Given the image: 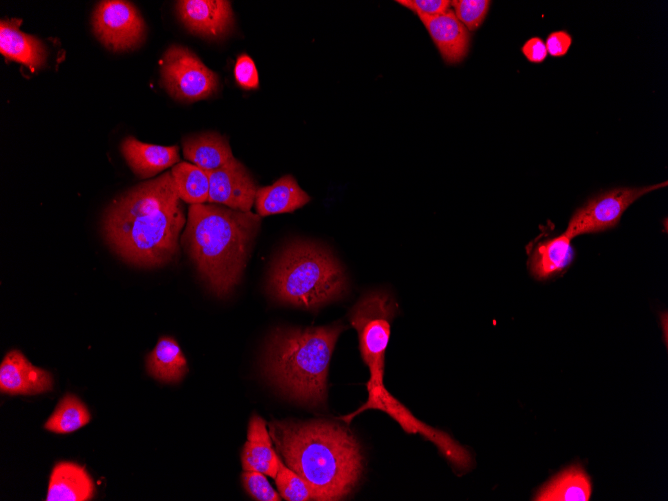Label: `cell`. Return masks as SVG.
I'll list each match as a JSON object with an SVG mask.
<instances>
[{"mask_svg":"<svg viewBox=\"0 0 668 501\" xmlns=\"http://www.w3.org/2000/svg\"><path fill=\"white\" fill-rule=\"evenodd\" d=\"M186 223L171 171L139 184L114 201L104 216L105 237L127 262L155 267L172 260Z\"/></svg>","mask_w":668,"mask_h":501,"instance_id":"cell-1","label":"cell"},{"mask_svg":"<svg viewBox=\"0 0 668 501\" xmlns=\"http://www.w3.org/2000/svg\"><path fill=\"white\" fill-rule=\"evenodd\" d=\"M269 433L286 465L308 485L312 500H341L357 485L363 456L343 426L324 420L273 421Z\"/></svg>","mask_w":668,"mask_h":501,"instance_id":"cell-2","label":"cell"},{"mask_svg":"<svg viewBox=\"0 0 668 501\" xmlns=\"http://www.w3.org/2000/svg\"><path fill=\"white\" fill-rule=\"evenodd\" d=\"M261 217L213 203L190 205L181 243L217 296L238 284Z\"/></svg>","mask_w":668,"mask_h":501,"instance_id":"cell-3","label":"cell"},{"mask_svg":"<svg viewBox=\"0 0 668 501\" xmlns=\"http://www.w3.org/2000/svg\"><path fill=\"white\" fill-rule=\"evenodd\" d=\"M344 329L341 324L277 329L266 346V377L292 400L312 407L323 405L331 355Z\"/></svg>","mask_w":668,"mask_h":501,"instance_id":"cell-4","label":"cell"},{"mask_svg":"<svg viewBox=\"0 0 668 501\" xmlns=\"http://www.w3.org/2000/svg\"><path fill=\"white\" fill-rule=\"evenodd\" d=\"M269 292L279 302L304 309L318 308L342 297L348 288L344 269L325 248L293 242L274 263Z\"/></svg>","mask_w":668,"mask_h":501,"instance_id":"cell-5","label":"cell"},{"mask_svg":"<svg viewBox=\"0 0 668 501\" xmlns=\"http://www.w3.org/2000/svg\"><path fill=\"white\" fill-rule=\"evenodd\" d=\"M396 310L397 305L388 292L373 291L349 312L350 323L358 334L361 357L370 371L369 385L383 384L385 352Z\"/></svg>","mask_w":668,"mask_h":501,"instance_id":"cell-6","label":"cell"},{"mask_svg":"<svg viewBox=\"0 0 668 501\" xmlns=\"http://www.w3.org/2000/svg\"><path fill=\"white\" fill-rule=\"evenodd\" d=\"M368 399L356 411L342 416L340 419L350 423L355 416L369 410L377 409L391 416L404 431L408 433L421 434L426 439L436 445L438 450L459 469H467L471 466L470 453L448 434L426 425L418 420L414 415L395 397H393L384 384H367Z\"/></svg>","mask_w":668,"mask_h":501,"instance_id":"cell-7","label":"cell"},{"mask_svg":"<svg viewBox=\"0 0 668 501\" xmlns=\"http://www.w3.org/2000/svg\"><path fill=\"white\" fill-rule=\"evenodd\" d=\"M162 59L161 82L175 99L197 101L217 90V75L188 48L172 45Z\"/></svg>","mask_w":668,"mask_h":501,"instance_id":"cell-8","label":"cell"},{"mask_svg":"<svg viewBox=\"0 0 668 501\" xmlns=\"http://www.w3.org/2000/svg\"><path fill=\"white\" fill-rule=\"evenodd\" d=\"M667 186V181L643 187H619L600 193L578 208L564 232L570 239L616 227L626 209L643 195Z\"/></svg>","mask_w":668,"mask_h":501,"instance_id":"cell-9","label":"cell"},{"mask_svg":"<svg viewBox=\"0 0 668 501\" xmlns=\"http://www.w3.org/2000/svg\"><path fill=\"white\" fill-rule=\"evenodd\" d=\"M96 37L114 52L137 47L145 37V23L130 2L105 0L99 2L92 17Z\"/></svg>","mask_w":668,"mask_h":501,"instance_id":"cell-10","label":"cell"},{"mask_svg":"<svg viewBox=\"0 0 668 501\" xmlns=\"http://www.w3.org/2000/svg\"><path fill=\"white\" fill-rule=\"evenodd\" d=\"M208 175V203L243 212L251 211L255 202L257 186L246 168L238 160L210 172Z\"/></svg>","mask_w":668,"mask_h":501,"instance_id":"cell-11","label":"cell"},{"mask_svg":"<svg viewBox=\"0 0 668 501\" xmlns=\"http://www.w3.org/2000/svg\"><path fill=\"white\" fill-rule=\"evenodd\" d=\"M178 16L192 33L220 38L233 27L231 3L224 0H182L176 3Z\"/></svg>","mask_w":668,"mask_h":501,"instance_id":"cell-12","label":"cell"},{"mask_svg":"<svg viewBox=\"0 0 668 501\" xmlns=\"http://www.w3.org/2000/svg\"><path fill=\"white\" fill-rule=\"evenodd\" d=\"M51 374L35 367L19 350L9 351L0 365V390L8 394L34 395L50 391Z\"/></svg>","mask_w":668,"mask_h":501,"instance_id":"cell-13","label":"cell"},{"mask_svg":"<svg viewBox=\"0 0 668 501\" xmlns=\"http://www.w3.org/2000/svg\"><path fill=\"white\" fill-rule=\"evenodd\" d=\"M448 65L461 62L469 51L470 34L453 10L437 15H418Z\"/></svg>","mask_w":668,"mask_h":501,"instance_id":"cell-14","label":"cell"},{"mask_svg":"<svg viewBox=\"0 0 668 501\" xmlns=\"http://www.w3.org/2000/svg\"><path fill=\"white\" fill-rule=\"evenodd\" d=\"M241 462L244 471H258L273 478L282 463L272 446L266 422L258 415L249 420Z\"/></svg>","mask_w":668,"mask_h":501,"instance_id":"cell-15","label":"cell"},{"mask_svg":"<svg viewBox=\"0 0 668 501\" xmlns=\"http://www.w3.org/2000/svg\"><path fill=\"white\" fill-rule=\"evenodd\" d=\"M21 23L20 19L1 20L0 52L34 72L45 65L47 50L38 38L19 30Z\"/></svg>","mask_w":668,"mask_h":501,"instance_id":"cell-16","label":"cell"},{"mask_svg":"<svg viewBox=\"0 0 668 501\" xmlns=\"http://www.w3.org/2000/svg\"><path fill=\"white\" fill-rule=\"evenodd\" d=\"M121 151L133 172L141 178H150L179 162L177 146L147 144L134 137L124 139Z\"/></svg>","mask_w":668,"mask_h":501,"instance_id":"cell-17","label":"cell"},{"mask_svg":"<svg viewBox=\"0 0 668 501\" xmlns=\"http://www.w3.org/2000/svg\"><path fill=\"white\" fill-rule=\"evenodd\" d=\"M310 196L301 189L296 179L285 175L274 184L257 189L255 206L260 217L291 213L306 205Z\"/></svg>","mask_w":668,"mask_h":501,"instance_id":"cell-18","label":"cell"},{"mask_svg":"<svg viewBox=\"0 0 668 501\" xmlns=\"http://www.w3.org/2000/svg\"><path fill=\"white\" fill-rule=\"evenodd\" d=\"M93 495L94 483L84 467L73 462L54 466L46 501H87Z\"/></svg>","mask_w":668,"mask_h":501,"instance_id":"cell-19","label":"cell"},{"mask_svg":"<svg viewBox=\"0 0 668 501\" xmlns=\"http://www.w3.org/2000/svg\"><path fill=\"white\" fill-rule=\"evenodd\" d=\"M571 240L563 233L538 243L529 255L531 275L537 280H547L563 272L574 258Z\"/></svg>","mask_w":668,"mask_h":501,"instance_id":"cell-20","label":"cell"},{"mask_svg":"<svg viewBox=\"0 0 668 501\" xmlns=\"http://www.w3.org/2000/svg\"><path fill=\"white\" fill-rule=\"evenodd\" d=\"M184 157L207 173L231 164L234 158L228 140L218 133H203L183 140Z\"/></svg>","mask_w":668,"mask_h":501,"instance_id":"cell-21","label":"cell"},{"mask_svg":"<svg viewBox=\"0 0 668 501\" xmlns=\"http://www.w3.org/2000/svg\"><path fill=\"white\" fill-rule=\"evenodd\" d=\"M146 368L152 377L164 383H177L188 371L187 361L179 344L169 336L159 338L146 358Z\"/></svg>","mask_w":668,"mask_h":501,"instance_id":"cell-22","label":"cell"},{"mask_svg":"<svg viewBox=\"0 0 668 501\" xmlns=\"http://www.w3.org/2000/svg\"><path fill=\"white\" fill-rule=\"evenodd\" d=\"M591 496V481L578 465L564 469L547 482L535 495L536 501H587Z\"/></svg>","mask_w":668,"mask_h":501,"instance_id":"cell-23","label":"cell"},{"mask_svg":"<svg viewBox=\"0 0 668 501\" xmlns=\"http://www.w3.org/2000/svg\"><path fill=\"white\" fill-rule=\"evenodd\" d=\"M179 197L182 201L193 204L208 202L209 175L198 166L180 162L171 170Z\"/></svg>","mask_w":668,"mask_h":501,"instance_id":"cell-24","label":"cell"},{"mask_svg":"<svg viewBox=\"0 0 668 501\" xmlns=\"http://www.w3.org/2000/svg\"><path fill=\"white\" fill-rule=\"evenodd\" d=\"M91 419L85 404L73 394H67L58 403L45 423V429L66 434L78 430Z\"/></svg>","mask_w":668,"mask_h":501,"instance_id":"cell-25","label":"cell"},{"mask_svg":"<svg viewBox=\"0 0 668 501\" xmlns=\"http://www.w3.org/2000/svg\"><path fill=\"white\" fill-rule=\"evenodd\" d=\"M280 496L287 501L312 500L306 482L291 468L281 463L274 477Z\"/></svg>","mask_w":668,"mask_h":501,"instance_id":"cell-26","label":"cell"},{"mask_svg":"<svg viewBox=\"0 0 668 501\" xmlns=\"http://www.w3.org/2000/svg\"><path fill=\"white\" fill-rule=\"evenodd\" d=\"M458 20L468 29L474 31L483 23L491 1L489 0H453L450 1Z\"/></svg>","mask_w":668,"mask_h":501,"instance_id":"cell-27","label":"cell"},{"mask_svg":"<svg viewBox=\"0 0 668 501\" xmlns=\"http://www.w3.org/2000/svg\"><path fill=\"white\" fill-rule=\"evenodd\" d=\"M242 483L246 492L258 501H280L278 493L268 482L265 474L258 471H244Z\"/></svg>","mask_w":668,"mask_h":501,"instance_id":"cell-28","label":"cell"},{"mask_svg":"<svg viewBox=\"0 0 668 501\" xmlns=\"http://www.w3.org/2000/svg\"><path fill=\"white\" fill-rule=\"evenodd\" d=\"M234 76L237 84L245 90L257 89L259 86L258 72L252 58L243 53L235 64Z\"/></svg>","mask_w":668,"mask_h":501,"instance_id":"cell-29","label":"cell"},{"mask_svg":"<svg viewBox=\"0 0 668 501\" xmlns=\"http://www.w3.org/2000/svg\"><path fill=\"white\" fill-rule=\"evenodd\" d=\"M396 2L417 15L441 14L448 11L451 5L448 0H398Z\"/></svg>","mask_w":668,"mask_h":501,"instance_id":"cell-30","label":"cell"},{"mask_svg":"<svg viewBox=\"0 0 668 501\" xmlns=\"http://www.w3.org/2000/svg\"><path fill=\"white\" fill-rule=\"evenodd\" d=\"M572 44V36L565 30L551 32L546 38V49L553 57H561L567 54Z\"/></svg>","mask_w":668,"mask_h":501,"instance_id":"cell-31","label":"cell"},{"mask_svg":"<svg viewBox=\"0 0 668 501\" xmlns=\"http://www.w3.org/2000/svg\"><path fill=\"white\" fill-rule=\"evenodd\" d=\"M521 51L529 62L541 63L547 57L545 42L540 37L529 38L522 46Z\"/></svg>","mask_w":668,"mask_h":501,"instance_id":"cell-32","label":"cell"}]
</instances>
